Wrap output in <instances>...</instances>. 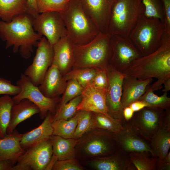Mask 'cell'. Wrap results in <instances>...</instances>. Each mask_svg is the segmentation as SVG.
<instances>
[{
  "label": "cell",
  "instance_id": "obj_1",
  "mask_svg": "<svg viewBox=\"0 0 170 170\" xmlns=\"http://www.w3.org/2000/svg\"><path fill=\"white\" fill-rule=\"evenodd\" d=\"M122 72L139 80L156 78L151 87L154 91L162 88L170 79V34L165 32L157 49L135 60Z\"/></svg>",
  "mask_w": 170,
  "mask_h": 170
},
{
  "label": "cell",
  "instance_id": "obj_2",
  "mask_svg": "<svg viewBox=\"0 0 170 170\" xmlns=\"http://www.w3.org/2000/svg\"><path fill=\"white\" fill-rule=\"evenodd\" d=\"M33 18L26 13L17 16L8 22L0 20V37L6 42V49L13 46L14 53L19 51L26 59L31 57L33 47H37L43 37L34 31Z\"/></svg>",
  "mask_w": 170,
  "mask_h": 170
},
{
  "label": "cell",
  "instance_id": "obj_3",
  "mask_svg": "<svg viewBox=\"0 0 170 170\" xmlns=\"http://www.w3.org/2000/svg\"><path fill=\"white\" fill-rule=\"evenodd\" d=\"M74 54L72 69L106 68L112 55L111 35L99 32L86 44H74Z\"/></svg>",
  "mask_w": 170,
  "mask_h": 170
},
{
  "label": "cell",
  "instance_id": "obj_4",
  "mask_svg": "<svg viewBox=\"0 0 170 170\" xmlns=\"http://www.w3.org/2000/svg\"><path fill=\"white\" fill-rule=\"evenodd\" d=\"M60 13L65 26L67 36L75 44H86L99 32L79 0H69L67 8Z\"/></svg>",
  "mask_w": 170,
  "mask_h": 170
},
{
  "label": "cell",
  "instance_id": "obj_5",
  "mask_svg": "<svg viewBox=\"0 0 170 170\" xmlns=\"http://www.w3.org/2000/svg\"><path fill=\"white\" fill-rule=\"evenodd\" d=\"M77 140L76 158L81 162L111 154L119 149L115 133L100 129L93 128Z\"/></svg>",
  "mask_w": 170,
  "mask_h": 170
},
{
  "label": "cell",
  "instance_id": "obj_6",
  "mask_svg": "<svg viewBox=\"0 0 170 170\" xmlns=\"http://www.w3.org/2000/svg\"><path fill=\"white\" fill-rule=\"evenodd\" d=\"M144 13L142 0H116L111 8L107 33L128 37Z\"/></svg>",
  "mask_w": 170,
  "mask_h": 170
},
{
  "label": "cell",
  "instance_id": "obj_7",
  "mask_svg": "<svg viewBox=\"0 0 170 170\" xmlns=\"http://www.w3.org/2000/svg\"><path fill=\"white\" fill-rule=\"evenodd\" d=\"M144 13L139 17L128 37L143 56L157 49L165 32L162 21L157 18L148 17Z\"/></svg>",
  "mask_w": 170,
  "mask_h": 170
},
{
  "label": "cell",
  "instance_id": "obj_8",
  "mask_svg": "<svg viewBox=\"0 0 170 170\" xmlns=\"http://www.w3.org/2000/svg\"><path fill=\"white\" fill-rule=\"evenodd\" d=\"M16 85L20 88V91L12 98L14 103H17L23 99H27L39 107V115L42 119H44L49 112L54 115L60 98H50L45 96L38 87L35 85L23 73L21 74L20 78L17 81Z\"/></svg>",
  "mask_w": 170,
  "mask_h": 170
},
{
  "label": "cell",
  "instance_id": "obj_9",
  "mask_svg": "<svg viewBox=\"0 0 170 170\" xmlns=\"http://www.w3.org/2000/svg\"><path fill=\"white\" fill-rule=\"evenodd\" d=\"M53 154L50 137L26 150L11 170H45Z\"/></svg>",
  "mask_w": 170,
  "mask_h": 170
},
{
  "label": "cell",
  "instance_id": "obj_10",
  "mask_svg": "<svg viewBox=\"0 0 170 170\" xmlns=\"http://www.w3.org/2000/svg\"><path fill=\"white\" fill-rule=\"evenodd\" d=\"M34 31L44 36L52 45L67 36V30L60 12L52 11L39 13L33 18Z\"/></svg>",
  "mask_w": 170,
  "mask_h": 170
},
{
  "label": "cell",
  "instance_id": "obj_11",
  "mask_svg": "<svg viewBox=\"0 0 170 170\" xmlns=\"http://www.w3.org/2000/svg\"><path fill=\"white\" fill-rule=\"evenodd\" d=\"M32 63L26 69L24 73L35 86L42 82L54 57L53 46L45 37L39 40Z\"/></svg>",
  "mask_w": 170,
  "mask_h": 170
},
{
  "label": "cell",
  "instance_id": "obj_12",
  "mask_svg": "<svg viewBox=\"0 0 170 170\" xmlns=\"http://www.w3.org/2000/svg\"><path fill=\"white\" fill-rule=\"evenodd\" d=\"M112 55L109 64L121 72L135 60L142 56L128 37L111 36Z\"/></svg>",
  "mask_w": 170,
  "mask_h": 170
},
{
  "label": "cell",
  "instance_id": "obj_13",
  "mask_svg": "<svg viewBox=\"0 0 170 170\" xmlns=\"http://www.w3.org/2000/svg\"><path fill=\"white\" fill-rule=\"evenodd\" d=\"M108 83L106 104L108 113L112 117L124 120L121 106L122 86L125 75L109 64L106 68Z\"/></svg>",
  "mask_w": 170,
  "mask_h": 170
},
{
  "label": "cell",
  "instance_id": "obj_14",
  "mask_svg": "<svg viewBox=\"0 0 170 170\" xmlns=\"http://www.w3.org/2000/svg\"><path fill=\"white\" fill-rule=\"evenodd\" d=\"M115 135L119 149L128 154L133 152H147L156 157L151 147L150 141L128 121L123 122L122 128Z\"/></svg>",
  "mask_w": 170,
  "mask_h": 170
},
{
  "label": "cell",
  "instance_id": "obj_15",
  "mask_svg": "<svg viewBox=\"0 0 170 170\" xmlns=\"http://www.w3.org/2000/svg\"><path fill=\"white\" fill-rule=\"evenodd\" d=\"M165 110L146 107L134 112L128 122L150 141L152 136L162 127Z\"/></svg>",
  "mask_w": 170,
  "mask_h": 170
},
{
  "label": "cell",
  "instance_id": "obj_16",
  "mask_svg": "<svg viewBox=\"0 0 170 170\" xmlns=\"http://www.w3.org/2000/svg\"><path fill=\"white\" fill-rule=\"evenodd\" d=\"M81 163L86 167L94 170H137L128 154L120 149L111 154Z\"/></svg>",
  "mask_w": 170,
  "mask_h": 170
},
{
  "label": "cell",
  "instance_id": "obj_17",
  "mask_svg": "<svg viewBox=\"0 0 170 170\" xmlns=\"http://www.w3.org/2000/svg\"><path fill=\"white\" fill-rule=\"evenodd\" d=\"M99 32L107 33L111 8L116 0H79Z\"/></svg>",
  "mask_w": 170,
  "mask_h": 170
},
{
  "label": "cell",
  "instance_id": "obj_18",
  "mask_svg": "<svg viewBox=\"0 0 170 170\" xmlns=\"http://www.w3.org/2000/svg\"><path fill=\"white\" fill-rule=\"evenodd\" d=\"M106 92L107 89L97 88L92 83L88 84L82 92V99L77 107V111L99 113L110 116L106 104Z\"/></svg>",
  "mask_w": 170,
  "mask_h": 170
},
{
  "label": "cell",
  "instance_id": "obj_19",
  "mask_svg": "<svg viewBox=\"0 0 170 170\" xmlns=\"http://www.w3.org/2000/svg\"><path fill=\"white\" fill-rule=\"evenodd\" d=\"M67 82L57 66L52 64L42 82L38 87L45 96L50 98H55L59 97L64 93Z\"/></svg>",
  "mask_w": 170,
  "mask_h": 170
},
{
  "label": "cell",
  "instance_id": "obj_20",
  "mask_svg": "<svg viewBox=\"0 0 170 170\" xmlns=\"http://www.w3.org/2000/svg\"><path fill=\"white\" fill-rule=\"evenodd\" d=\"M74 44L67 36L61 38L53 45L52 64L56 65L64 76L72 68L74 59Z\"/></svg>",
  "mask_w": 170,
  "mask_h": 170
},
{
  "label": "cell",
  "instance_id": "obj_21",
  "mask_svg": "<svg viewBox=\"0 0 170 170\" xmlns=\"http://www.w3.org/2000/svg\"><path fill=\"white\" fill-rule=\"evenodd\" d=\"M152 80V78L139 80L125 75L123 81L121 100L122 110L131 103L139 100Z\"/></svg>",
  "mask_w": 170,
  "mask_h": 170
},
{
  "label": "cell",
  "instance_id": "obj_22",
  "mask_svg": "<svg viewBox=\"0 0 170 170\" xmlns=\"http://www.w3.org/2000/svg\"><path fill=\"white\" fill-rule=\"evenodd\" d=\"M22 136V134L15 129L12 133L0 139V162L9 161L14 165L16 163L26 151L20 144Z\"/></svg>",
  "mask_w": 170,
  "mask_h": 170
},
{
  "label": "cell",
  "instance_id": "obj_23",
  "mask_svg": "<svg viewBox=\"0 0 170 170\" xmlns=\"http://www.w3.org/2000/svg\"><path fill=\"white\" fill-rule=\"evenodd\" d=\"M40 112L39 107L27 99H23L17 103H14L11 109L7 134L12 133L20 123Z\"/></svg>",
  "mask_w": 170,
  "mask_h": 170
},
{
  "label": "cell",
  "instance_id": "obj_24",
  "mask_svg": "<svg viewBox=\"0 0 170 170\" xmlns=\"http://www.w3.org/2000/svg\"><path fill=\"white\" fill-rule=\"evenodd\" d=\"M53 116L51 112H48L43 121L39 126L22 134L20 144L23 149L26 150L40 142L49 138L53 135Z\"/></svg>",
  "mask_w": 170,
  "mask_h": 170
},
{
  "label": "cell",
  "instance_id": "obj_25",
  "mask_svg": "<svg viewBox=\"0 0 170 170\" xmlns=\"http://www.w3.org/2000/svg\"><path fill=\"white\" fill-rule=\"evenodd\" d=\"M53 155L58 160H63L76 158L75 147L77 139H66L52 135L50 137Z\"/></svg>",
  "mask_w": 170,
  "mask_h": 170
},
{
  "label": "cell",
  "instance_id": "obj_26",
  "mask_svg": "<svg viewBox=\"0 0 170 170\" xmlns=\"http://www.w3.org/2000/svg\"><path fill=\"white\" fill-rule=\"evenodd\" d=\"M27 14V0H0V18L8 22L20 15Z\"/></svg>",
  "mask_w": 170,
  "mask_h": 170
},
{
  "label": "cell",
  "instance_id": "obj_27",
  "mask_svg": "<svg viewBox=\"0 0 170 170\" xmlns=\"http://www.w3.org/2000/svg\"><path fill=\"white\" fill-rule=\"evenodd\" d=\"M150 145L156 157L163 159L170 147V128L162 127L151 137Z\"/></svg>",
  "mask_w": 170,
  "mask_h": 170
},
{
  "label": "cell",
  "instance_id": "obj_28",
  "mask_svg": "<svg viewBox=\"0 0 170 170\" xmlns=\"http://www.w3.org/2000/svg\"><path fill=\"white\" fill-rule=\"evenodd\" d=\"M92 119L93 128L100 129L114 133L122 128L124 121L120 119L94 112H92Z\"/></svg>",
  "mask_w": 170,
  "mask_h": 170
},
{
  "label": "cell",
  "instance_id": "obj_29",
  "mask_svg": "<svg viewBox=\"0 0 170 170\" xmlns=\"http://www.w3.org/2000/svg\"><path fill=\"white\" fill-rule=\"evenodd\" d=\"M154 91L149 85L138 100L144 102L147 107L153 108L164 110L170 108V98L167 96V92H164L162 96H159L155 94Z\"/></svg>",
  "mask_w": 170,
  "mask_h": 170
},
{
  "label": "cell",
  "instance_id": "obj_30",
  "mask_svg": "<svg viewBox=\"0 0 170 170\" xmlns=\"http://www.w3.org/2000/svg\"><path fill=\"white\" fill-rule=\"evenodd\" d=\"M77 124V114L68 120L59 119L53 121L52 135L66 139L74 138Z\"/></svg>",
  "mask_w": 170,
  "mask_h": 170
},
{
  "label": "cell",
  "instance_id": "obj_31",
  "mask_svg": "<svg viewBox=\"0 0 170 170\" xmlns=\"http://www.w3.org/2000/svg\"><path fill=\"white\" fill-rule=\"evenodd\" d=\"M99 68L92 67L72 69L63 77L67 81L70 79L75 80L84 88L88 84L92 83Z\"/></svg>",
  "mask_w": 170,
  "mask_h": 170
},
{
  "label": "cell",
  "instance_id": "obj_32",
  "mask_svg": "<svg viewBox=\"0 0 170 170\" xmlns=\"http://www.w3.org/2000/svg\"><path fill=\"white\" fill-rule=\"evenodd\" d=\"M128 154L137 170H156L157 157L153 156L150 157V155H151L150 153L133 152Z\"/></svg>",
  "mask_w": 170,
  "mask_h": 170
},
{
  "label": "cell",
  "instance_id": "obj_33",
  "mask_svg": "<svg viewBox=\"0 0 170 170\" xmlns=\"http://www.w3.org/2000/svg\"><path fill=\"white\" fill-rule=\"evenodd\" d=\"M14 103L9 95L0 97V138L7 135V129L10 119L11 110Z\"/></svg>",
  "mask_w": 170,
  "mask_h": 170
},
{
  "label": "cell",
  "instance_id": "obj_34",
  "mask_svg": "<svg viewBox=\"0 0 170 170\" xmlns=\"http://www.w3.org/2000/svg\"><path fill=\"white\" fill-rule=\"evenodd\" d=\"M82 98L81 95L64 104L58 105L55 113L53 115L52 122L59 119L68 120L72 117L77 111V107Z\"/></svg>",
  "mask_w": 170,
  "mask_h": 170
},
{
  "label": "cell",
  "instance_id": "obj_35",
  "mask_svg": "<svg viewBox=\"0 0 170 170\" xmlns=\"http://www.w3.org/2000/svg\"><path fill=\"white\" fill-rule=\"evenodd\" d=\"M77 114V124L74 136V139H76L93 128L91 112L78 110Z\"/></svg>",
  "mask_w": 170,
  "mask_h": 170
},
{
  "label": "cell",
  "instance_id": "obj_36",
  "mask_svg": "<svg viewBox=\"0 0 170 170\" xmlns=\"http://www.w3.org/2000/svg\"><path fill=\"white\" fill-rule=\"evenodd\" d=\"M38 13L65 10L68 6L69 0H36Z\"/></svg>",
  "mask_w": 170,
  "mask_h": 170
},
{
  "label": "cell",
  "instance_id": "obj_37",
  "mask_svg": "<svg viewBox=\"0 0 170 170\" xmlns=\"http://www.w3.org/2000/svg\"><path fill=\"white\" fill-rule=\"evenodd\" d=\"M84 88L75 80L68 81L67 86L58 106L64 104L81 95Z\"/></svg>",
  "mask_w": 170,
  "mask_h": 170
},
{
  "label": "cell",
  "instance_id": "obj_38",
  "mask_svg": "<svg viewBox=\"0 0 170 170\" xmlns=\"http://www.w3.org/2000/svg\"><path fill=\"white\" fill-rule=\"evenodd\" d=\"M145 7V14L158 18L163 22L164 12L162 0H142Z\"/></svg>",
  "mask_w": 170,
  "mask_h": 170
},
{
  "label": "cell",
  "instance_id": "obj_39",
  "mask_svg": "<svg viewBox=\"0 0 170 170\" xmlns=\"http://www.w3.org/2000/svg\"><path fill=\"white\" fill-rule=\"evenodd\" d=\"M85 167L76 158L63 160H57L53 170H84Z\"/></svg>",
  "mask_w": 170,
  "mask_h": 170
},
{
  "label": "cell",
  "instance_id": "obj_40",
  "mask_svg": "<svg viewBox=\"0 0 170 170\" xmlns=\"http://www.w3.org/2000/svg\"><path fill=\"white\" fill-rule=\"evenodd\" d=\"M106 68H99L97 72L91 83L95 87L107 89L108 80Z\"/></svg>",
  "mask_w": 170,
  "mask_h": 170
},
{
  "label": "cell",
  "instance_id": "obj_41",
  "mask_svg": "<svg viewBox=\"0 0 170 170\" xmlns=\"http://www.w3.org/2000/svg\"><path fill=\"white\" fill-rule=\"evenodd\" d=\"M20 91V88L18 85L13 84L11 82L2 78H0V95L8 94L15 95Z\"/></svg>",
  "mask_w": 170,
  "mask_h": 170
},
{
  "label": "cell",
  "instance_id": "obj_42",
  "mask_svg": "<svg viewBox=\"0 0 170 170\" xmlns=\"http://www.w3.org/2000/svg\"><path fill=\"white\" fill-rule=\"evenodd\" d=\"M164 12L165 32L170 34V0H162Z\"/></svg>",
  "mask_w": 170,
  "mask_h": 170
},
{
  "label": "cell",
  "instance_id": "obj_43",
  "mask_svg": "<svg viewBox=\"0 0 170 170\" xmlns=\"http://www.w3.org/2000/svg\"><path fill=\"white\" fill-rule=\"evenodd\" d=\"M170 170V152L163 159L157 158L156 163V170Z\"/></svg>",
  "mask_w": 170,
  "mask_h": 170
},
{
  "label": "cell",
  "instance_id": "obj_44",
  "mask_svg": "<svg viewBox=\"0 0 170 170\" xmlns=\"http://www.w3.org/2000/svg\"><path fill=\"white\" fill-rule=\"evenodd\" d=\"M27 14L33 18L35 17L38 13L36 0H27Z\"/></svg>",
  "mask_w": 170,
  "mask_h": 170
},
{
  "label": "cell",
  "instance_id": "obj_45",
  "mask_svg": "<svg viewBox=\"0 0 170 170\" xmlns=\"http://www.w3.org/2000/svg\"><path fill=\"white\" fill-rule=\"evenodd\" d=\"M134 112L139 111L145 107H147V104L144 102L137 100L131 103L129 106Z\"/></svg>",
  "mask_w": 170,
  "mask_h": 170
},
{
  "label": "cell",
  "instance_id": "obj_46",
  "mask_svg": "<svg viewBox=\"0 0 170 170\" xmlns=\"http://www.w3.org/2000/svg\"><path fill=\"white\" fill-rule=\"evenodd\" d=\"M134 111L129 106L125 107L123 110V116L125 121H128L133 117Z\"/></svg>",
  "mask_w": 170,
  "mask_h": 170
},
{
  "label": "cell",
  "instance_id": "obj_47",
  "mask_svg": "<svg viewBox=\"0 0 170 170\" xmlns=\"http://www.w3.org/2000/svg\"><path fill=\"white\" fill-rule=\"evenodd\" d=\"M14 166L12 162L6 160L0 162V170H11Z\"/></svg>",
  "mask_w": 170,
  "mask_h": 170
},
{
  "label": "cell",
  "instance_id": "obj_48",
  "mask_svg": "<svg viewBox=\"0 0 170 170\" xmlns=\"http://www.w3.org/2000/svg\"><path fill=\"white\" fill-rule=\"evenodd\" d=\"M57 160V157L53 154L52 158L45 170H52L53 166Z\"/></svg>",
  "mask_w": 170,
  "mask_h": 170
},
{
  "label": "cell",
  "instance_id": "obj_49",
  "mask_svg": "<svg viewBox=\"0 0 170 170\" xmlns=\"http://www.w3.org/2000/svg\"><path fill=\"white\" fill-rule=\"evenodd\" d=\"M164 89L162 91L164 92H167L170 90V79L166 80L163 83Z\"/></svg>",
  "mask_w": 170,
  "mask_h": 170
},
{
  "label": "cell",
  "instance_id": "obj_50",
  "mask_svg": "<svg viewBox=\"0 0 170 170\" xmlns=\"http://www.w3.org/2000/svg\"></svg>",
  "mask_w": 170,
  "mask_h": 170
}]
</instances>
